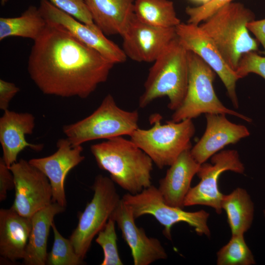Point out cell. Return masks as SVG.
<instances>
[{
  "label": "cell",
  "mask_w": 265,
  "mask_h": 265,
  "mask_svg": "<svg viewBox=\"0 0 265 265\" xmlns=\"http://www.w3.org/2000/svg\"><path fill=\"white\" fill-rule=\"evenodd\" d=\"M95 24L106 35H121L133 14L135 0H84Z\"/></svg>",
  "instance_id": "44dd1931"
},
{
  "label": "cell",
  "mask_w": 265,
  "mask_h": 265,
  "mask_svg": "<svg viewBox=\"0 0 265 265\" xmlns=\"http://www.w3.org/2000/svg\"><path fill=\"white\" fill-rule=\"evenodd\" d=\"M122 199L130 207L135 219L145 214L154 216L163 227V234L169 240L172 239V226L181 222L193 227L200 236L211 235L208 226L209 212L203 210L187 212L171 206L164 202L158 188L153 185L135 194H125Z\"/></svg>",
  "instance_id": "9c48e42d"
},
{
  "label": "cell",
  "mask_w": 265,
  "mask_h": 265,
  "mask_svg": "<svg viewBox=\"0 0 265 265\" xmlns=\"http://www.w3.org/2000/svg\"><path fill=\"white\" fill-rule=\"evenodd\" d=\"M254 20L255 15L251 10L241 3L231 2L199 25L236 71L244 54L258 50L259 42L251 36L247 26Z\"/></svg>",
  "instance_id": "277c9868"
},
{
  "label": "cell",
  "mask_w": 265,
  "mask_h": 265,
  "mask_svg": "<svg viewBox=\"0 0 265 265\" xmlns=\"http://www.w3.org/2000/svg\"><path fill=\"white\" fill-rule=\"evenodd\" d=\"M47 24L39 8L31 5L20 16L0 18V41L12 36L35 41L41 34Z\"/></svg>",
  "instance_id": "cb8c5ba5"
},
{
  "label": "cell",
  "mask_w": 265,
  "mask_h": 265,
  "mask_svg": "<svg viewBox=\"0 0 265 265\" xmlns=\"http://www.w3.org/2000/svg\"><path fill=\"white\" fill-rule=\"evenodd\" d=\"M235 72L239 79L249 73H255L265 80V56H261L256 52L244 54Z\"/></svg>",
  "instance_id": "f546056e"
},
{
  "label": "cell",
  "mask_w": 265,
  "mask_h": 265,
  "mask_svg": "<svg viewBox=\"0 0 265 265\" xmlns=\"http://www.w3.org/2000/svg\"><path fill=\"white\" fill-rule=\"evenodd\" d=\"M206 118L204 133L190 150L199 164L205 162L226 146L236 143L250 135L246 127L230 122L226 114L207 113Z\"/></svg>",
  "instance_id": "e0dca14e"
},
{
  "label": "cell",
  "mask_w": 265,
  "mask_h": 265,
  "mask_svg": "<svg viewBox=\"0 0 265 265\" xmlns=\"http://www.w3.org/2000/svg\"><path fill=\"white\" fill-rule=\"evenodd\" d=\"M121 36L127 57L136 62H154L177 35L175 27L153 26L133 14Z\"/></svg>",
  "instance_id": "4fadbf2b"
},
{
  "label": "cell",
  "mask_w": 265,
  "mask_h": 265,
  "mask_svg": "<svg viewBox=\"0 0 265 265\" xmlns=\"http://www.w3.org/2000/svg\"><path fill=\"white\" fill-rule=\"evenodd\" d=\"M9 0H0L1 4L4 5Z\"/></svg>",
  "instance_id": "d590c367"
},
{
  "label": "cell",
  "mask_w": 265,
  "mask_h": 265,
  "mask_svg": "<svg viewBox=\"0 0 265 265\" xmlns=\"http://www.w3.org/2000/svg\"><path fill=\"white\" fill-rule=\"evenodd\" d=\"M187 61L186 93L170 120L179 122L195 118L203 113H216L233 115L247 122L252 121L249 117L226 107L221 102L213 86L216 73L209 65L196 54L188 51Z\"/></svg>",
  "instance_id": "52a82bcc"
},
{
  "label": "cell",
  "mask_w": 265,
  "mask_h": 265,
  "mask_svg": "<svg viewBox=\"0 0 265 265\" xmlns=\"http://www.w3.org/2000/svg\"><path fill=\"white\" fill-rule=\"evenodd\" d=\"M264 217H265V210L264 211Z\"/></svg>",
  "instance_id": "8d00e7d4"
},
{
  "label": "cell",
  "mask_w": 265,
  "mask_h": 265,
  "mask_svg": "<svg viewBox=\"0 0 265 265\" xmlns=\"http://www.w3.org/2000/svg\"><path fill=\"white\" fill-rule=\"evenodd\" d=\"M57 150L53 154L40 158H33L28 162L39 169L49 179L52 188V201L66 207L67 201L65 181L69 172L85 159L81 145L73 146L67 138L56 143Z\"/></svg>",
  "instance_id": "9a60e30c"
},
{
  "label": "cell",
  "mask_w": 265,
  "mask_h": 265,
  "mask_svg": "<svg viewBox=\"0 0 265 265\" xmlns=\"http://www.w3.org/2000/svg\"><path fill=\"white\" fill-rule=\"evenodd\" d=\"M53 243L51 251L48 253L46 265H80L84 264L76 253L70 240L64 238L56 228L54 222L52 224Z\"/></svg>",
  "instance_id": "4316f807"
},
{
  "label": "cell",
  "mask_w": 265,
  "mask_h": 265,
  "mask_svg": "<svg viewBox=\"0 0 265 265\" xmlns=\"http://www.w3.org/2000/svg\"><path fill=\"white\" fill-rule=\"evenodd\" d=\"M133 14L140 21L159 27H175L181 23L169 0H135Z\"/></svg>",
  "instance_id": "d4e9b609"
},
{
  "label": "cell",
  "mask_w": 265,
  "mask_h": 265,
  "mask_svg": "<svg viewBox=\"0 0 265 265\" xmlns=\"http://www.w3.org/2000/svg\"><path fill=\"white\" fill-rule=\"evenodd\" d=\"M218 265H252L254 256L246 243L244 235H232L229 242L217 252Z\"/></svg>",
  "instance_id": "484cf974"
},
{
  "label": "cell",
  "mask_w": 265,
  "mask_h": 265,
  "mask_svg": "<svg viewBox=\"0 0 265 265\" xmlns=\"http://www.w3.org/2000/svg\"><path fill=\"white\" fill-rule=\"evenodd\" d=\"M137 110L120 108L108 94L91 114L74 123L65 125L62 131L73 146L96 139L130 136L138 128Z\"/></svg>",
  "instance_id": "8992f818"
},
{
  "label": "cell",
  "mask_w": 265,
  "mask_h": 265,
  "mask_svg": "<svg viewBox=\"0 0 265 265\" xmlns=\"http://www.w3.org/2000/svg\"><path fill=\"white\" fill-rule=\"evenodd\" d=\"M191 0L197 2H199V3H201L202 4H203L209 2L211 0Z\"/></svg>",
  "instance_id": "e575fe53"
},
{
  "label": "cell",
  "mask_w": 265,
  "mask_h": 265,
  "mask_svg": "<svg viewBox=\"0 0 265 265\" xmlns=\"http://www.w3.org/2000/svg\"><path fill=\"white\" fill-rule=\"evenodd\" d=\"M20 89L14 83L0 80V109H8L9 103L19 92Z\"/></svg>",
  "instance_id": "d6a6232c"
},
{
  "label": "cell",
  "mask_w": 265,
  "mask_h": 265,
  "mask_svg": "<svg viewBox=\"0 0 265 265\" xmlns=\"http://www.w3.org/2000/svg\"><path fill=\"white\" fill-rule=\"evenodd\" d=\"M188 79L187 51L177 36L150 68L139 98V107L145 108L155 100L166 96L169 99L168 108L175 111L185 98Z\"/></svg>",
  "instance_id": "3957f363"
},
{
  "label": "cell",
  "mask_w": 265,
  "mask_h": 265,
  "mask_svg": "<svg viewBox=\"0 0 265 265\" xmlns=\"http://www.w3.org/2000/svg\"><path fill=\"white\" fill-rule=\"evenodd\" d=\"M162 116L152 114L148 129L137 128L130 139L142 149L159 168L171 165L184 151L192 147L191 139L195 132L192 119L162 124Z\"/></svg>",
  "instance_id": "5b68a950"
},
{
  "label": "cell",
  "mask_w": 265,
  "mask_h": 265,
  "mask_svg": "<svg viewBox=\"0 0 265 265\" xmlns=\"http://www.w3.org/2000/svg\"><path fill=\"white\" fill-rule=\"evenodd\" d=\"M92 199L79 215V222L70 237L77 255L83 260L96 235L104 228L121 199L114 182L97 175L92 186Z\"/></svg>",
  "instance_id": "ba28073f"
},
{
  "label": "cell",
  "mask_w": 265,
  "mask_h": 265,
  "mask_svg": "<svg viewBox=\"0 0 265 265\" xmlns=\"http://www.w3.org/2000/svg\"><path fill=\"white\" fill-rule=\"evenodd\" d=\"M47 22L28 57L31 79L46 95L88 97L107 80L114 64L61 26Z\"/></svg>",
  "instance_id": "6da1fadb"
},
{
  "label": "cell",
  "mask_w": 265,
  "mask_h": 265,
  "mask_svg": "<svg viewBox=\"0 0 265 265\" xmlns=\"http://www.w3.org/2000/svg\"><path fill=\"white\" fill-rule=\"evenodd\" d=\"M178 39L188 51L198 55L214 71L224 84L235 108L238 107L236 84L239 79L227 63L212 39L199 25L181 23L175 27Z\"/></svg>",
  "instance_id": "7c38bea8"
},
{
  "label": "cell",
  "mask_w": 265,
  "mask_h": 265,
  "mask_svg": "<svg viewBox=\"0 0 265 265\" xmlns=\"http://www.w3.org/2000/svg\"><path fill=\"white\" fill-rule=\"evenodd\" d=\"M38 8L47 21L61 26L81 42L98 52L114 65L126 61L127 57L122 48L108 39L96 25L90 26L78 21L48 0H40Z\"/></svg>",
  "instance_id": "5bb4252c"
},
{
  "label": "cell",
  "mask_w": 265,
  "mask_h": 265,
  "mask_svg": "<svg viewBox=\"0 0 265 265\" xmlns=\"http://www.w3.org/2000/svg\"><path fill=\"white\" fill-rule=\"evenodd\" d=\"M32 228L31 218L12 207L0 210V255L11 262L23 260Z\"/></svg>",
  "instance_id": "ffe728a7"
},
{
  "label": "cell",
  "mask_w": 265,
  "mask_h": 265,
  "mask_svg": "<svg viewBox=\"0 0 265 265\" xmlns=\"http://www.w3.org/2000/svg\"><path fill=\"white\" fill-rule=\"evenodd\" d=\"M65 208L52 202L38 211L31 217L32 228L23 262L26 265H46L47 240L54 216Z\"/></svg>",
  "instance_id": "7402d4cb"
},
{
  "label": "cell",
  "mask_w": 265,
  "mask_h": 265,
  "mask_svg": "<svg viewBox=\"0 0 265 265\" xmlns=\"http://www.w3.org/2000/svg\"><path fill=\"white\" fill-rule=\"evenodd\" d=\"M115 221L110 217L104 228L98 233L95 241L101 246L104 252L101 265H123L118 253Z\"/></svg>",
  "instance_id": "83f0119b"
},
{
  "label": "cell",
  "mask_w": 265,
  "mask_h": 265,
  "mask_svg": "<svg viewBox=\"0 0 265 265\" xmlns=\"http://www.w3.org/2000/svg\"><path fill=\"white\" fill-rule=\"evenodd\" d=\"M244 170L237 151L226 150L215 154L211 157V163L205 162L200 164L197 173L200 181L197 185L190 188L185 198L184 207L207 206L220 214L223 196L218 186L220 175L226 171L243 174Z\"/></svg>",
  "instance_id": "30bf717a"
},
{
  "label": "cell",
  "mask_w": 265,
  "mask_h": 265,
  "mask_svg": "<svg viewBox=\"0 0 265 265\" xmlns=\"http://www.w3.org/2000/svg\"><path fill=\"white\" fill-rule=\"evenodd\" d=\"M35 126V117L30 113L4 111L0 118V142L2 159L8 167L17 161L19 154L26 148L37 152L43 149V144L30 143L26 139L33 133Z\"/></svg>",
  "instance_id": "ac0fdd59"
},
{
  "label": "cell",
  "mask_w": 265,
  "mask_h": 265,
  "mask_svg": "<svg viewBox=\"0 0 265 265\" xmlns=\"http://www.w3.org/2000/svg\"><path fill=\"white\" fill-rule=\"evenodd\" d=\"M221 208L226 212L232 235H244L250 228L254 206L245 189L238 187L228 194H223Z\"/></svg>",
  "instance_id": "603a6c76"
},
{
  "label": "cell",
  "mask_w": 265,
  "mask_h": 265,
  "mask_svg": "<svg viewBox=\"0 0 265 265\" xmlns=\"http://www.w3.org/2000/svg\"><path fill=\"white\" fill-rule=\"evenodd\" d=\"M247 28L256 37V39L264 48L265 55V18L259 20H253L247 24Z\"/></svg>",
  "instance_id": "836d02e7"
},
{
  "label": "cell",
  "mask_w": 265,
  "mask_h": 265,
  "mask_svg": "<svg viewBox=\"0 0 265 265\" xmlns=\"http://www.w3.org/2000/svg\"><path fill=\"white\" fill-rule=\"evenodd\" d=\"M13 175L2 158L0 159V201L7 197V191L14 188Z\"/></svg>",
  "instance_id": "1f68e13d"
},
{
  "label": "cell",
  "mask_w": 265,
  "mask_h": 265,
  "mask_svg": "<svg viewBox=\"0 0 265 265\" xmlns=\"http://www.w3.org/2000/svg\"><path fill=\"white\" fill-rule=\"evenodd\" d=\"M110 217L115 220L130 248L134 265H149L167 258L160 241L147 237L144 230L136 226L131 209L122 198Z\"/></svg>",
  "instance_id": "2e32d148"
},
{
  "label": "cell",
  "mask_w": 265,
  "mask_h": 265,
  "mask_svg": "<svg viewBox=\"0 0 265 265\" xmlns=\"http://www.w3.org/2000/svg\"><path fill=\"white\" fill-rule=\"evenodd\" d=\"M190 150L182 153L169 166L165 176L159 181L158 188L164 202L174 207H184L192 180L201 164L193 159Z\"/></svg>",
  "instance_id": "d6986e66"
},
{
  "label": "cell",
  "mask_w": 265,
  "mask_h": 265,
  "mask_svg": "<svg viewBox=\"0 0 265 265\" xmlns=\"http://www.w3.org/2000/svg\"><path fill=\"white\" fill-rule=\"evenodd\" d=\"M120 136L93 144L90 151L98 167L111 179L132 194L152 185L153 161L131 139Z\"/></svg>",
  "instance_id": "7a4b0ae2"
},
{
  "label": "cell",
  "mask_w": 265,
  "mask_h": 265,
  "mask_svg": "<svg viewBox=\"0 0 265 265\" xmlns=\"http://www.w3.org/2000/svg\"><path fill=\"white\" fill-rule=\"evenodd\" d=\"M9 168L14 176L15 190L11 207L19 214L31 218L53 202L49 179L28 161L20 159Z\"/></svg>",
  "instance_id": "8fae6325"
},
{
  "label": "cell",
  "mask_w": 265,
  "mask_h": 265,
  "mask_svg": "<svg viewBox=\"0 0 265 265\" xmlns=\"http://www.w3.org/2000/svg\"><path fill=\"white\" fill-rule=\"evenodd\" d=\"M233 0H211L209 2L196 7L188 6L186 12L188 16V23L199 25L205 21L215 11Z\"/></svg>",
  "instance_id": "4dcf8cb0"
},
{
  "label": "cell",
  "mask_w": 265,
  "mask_h": 265,
  "mask_svg": "<svg viewBox=\"0 0 265 265\" xmlns=\"http://www.w3.org/2000/svg\"><path fill=\"white\" fill-rule=\"evenodd\" d=\"M55 7L90 26L96 25L84 0H48Z\"/></svg>",
  "instance_id": "f1b7e54d"
}]
</instances>
